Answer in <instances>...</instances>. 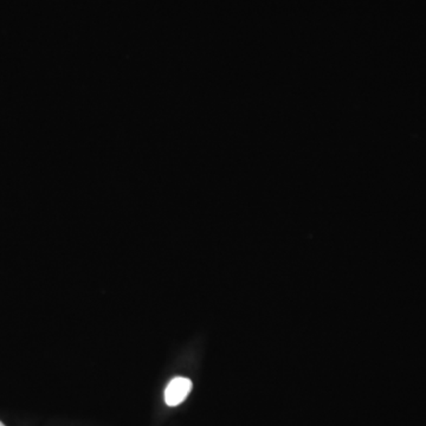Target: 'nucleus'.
I'll use <instances>...</instances> for the list:
<instances>
[{
	"instance_id": "obj_1",
	"label": "nucleus",
	"mask_w": 426,
	"mask_h": 426,
	"mask_svg": "<svg viewBox=\"0 0 426 426\" xmlns=\"http://www.w3.org/2000/svg\"><path fill=\"white\" fill-rule=\"evenodd\" d=\"M192 387L193 384L188 378L176 377L172 379L165 389L166 404L171 408L181 405L188 398V394H191Z\"/></svg>"
},
{
	"instance_id": "obj_2",
	"label": "nucleus",
	"mask_w": 426,
	"mask_h": 426,
	"mask_svg": "<svg viewBox=\"0 0 426 426\" xmlns=\"http://www.w3.org/2000/svg\"><path fill=\"white\" fill-rule=\"evenodd\" d=\"M0 426H5L4 424H3V422H0Z\"/></svg>"
}]
</instances>
